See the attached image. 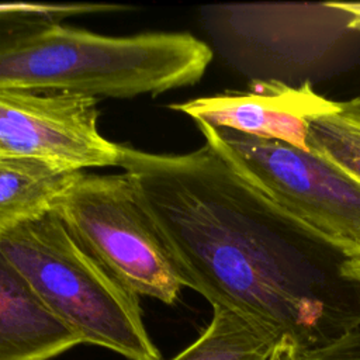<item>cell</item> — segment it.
<instances>
[{
    "label": "cell",
    "mask_w": 360,
    "mask_h": 360,
    "mask_svg": "<svg viewBox=\"0 0 360 360\" xmlns=\"http://www.w3.org/2000/svg\"><path fill=\"white\" fill-rule=\"evenodd\" d=\"M212 308L204 332L170 360H266L283 339L276 330L229 309Z\"/></svg>",
    "instance_id": "obj_10"
},
{
    "label": "cell",
    "mask_w": 360,
    "mask_h": 360,
    "mask_svg": "<svg viewBox=\"0 0 360 360\" xmlns=\"http://www.w3.org/2000/svg\"><path fill=\"white\" fill-rule=\"evenodd\" d=\"M72 233L136 295L174 304L181 280L125 173L77 179L52 208Z\"/></svg>",
    "instance_id": "obj_5"
},
{
    "label": "cell",
    "mask_w": 360,
    "mask_h": 360,
    "mask_svg": "<svg viewBox=\"0 0 360 360\" xmlns=\"http://www.w3.org/2000/svg\"><path fill=\"white\" fill-rule=\"evenodd\" d=\"M210 145L280 211L349 257L360 253V181L314 152L197 124Z\"/></svg>",
    "instance_id": "obj_4"
},
{
    "label": "cell",
    "mask_w": 360,
    "mask_h": 360,
    "mask_svg": "<svg viewBox=\"0 0 360 360\" xmlns=\"http://www.w3.org/2000/svg\"><path fill=\"white\" fill-rule=\"evenodd\" d=\"M80 173L0 155V233L52 210Z\"/></svg>",
    "instance_id": "obj_9"
},
{
    "label": "cell",
    "mask_w": 360,
    "mask_h": 360,
    "mask_svg": "<svg viewBox=\"0 0 360 360\" xmlns=\"http://www.w3.org/2000/svg\"><path fill=\"white\" fill-rule=\"evenodd\" d=\"M352 259H357V260H360V253L359 255H356L354 257H352Z\"/></svg>",
    "instance_id": "obj_16"
},
{
    "label": "cell",
    "mask_w": 360,
    "mask_h": 360,
    "mask_svg": "<svg viewBox=\"0 0 360 360\" xmlns=\"http://www.w3.org/2000/svg\"><path fill=\"white\" fill-rule=\"evenodd\" d=\"M0 155L83 172L120 166L121 145L98 131L96 97L0 90Z\"/></svg>",
    "instance_id": "obj_6"
},
{
    "label": "cell",
    "mask_w": 360,
    "mask_h": 360,
    "mask_svg": "<svg viewBox=\"0 0 360 360\" xmlns=\"http://www.w3.org/2000/svg\"><path fill=\"white\" fill-rule=\"evenodd\" d=\"M77 345L0 248V360H51Z\"/></svg>",
    "instance_id": "obj_8"
},
{
    "label": "cell",
    "mask_w": 360,
    "mask_h": 360,
    "mask_svg": "<svg viewBox=\"0 0 360 360\" xmlns=\"http://www.w3.org/2000/svg\"><path fill=\"white\" fill-rule=\"evenodd\" d=\"M125 8L128 7L105 3H0V48L38 28L62 22L69 17L120 11Z\"/></svg>",
    "instance_id": "obj_12"
},
{
    "label": "cell",
    "mask_w": 360,
    "mask_h": 360,
    "mask_svg": "<svg viewBox=\"0 0 360 360\" xmlns=\"http://www.w3.org/2000/svg\"><path fill=\"white\" fill-rule=\"evenodd\" d=\"M308 148L360 181V96L311 121Z\"/></svg>",
    "instance_id": "obj_11"
},
{
    "label": "cell",
    "mask_w": 360,
    "mask_h": 360,
    "mask_svg": "<svg viewBox=\"0 0 360 360\" xmlns=\"http://www.w3.org/2000/svg\"><path fill=\"white\" fill-rule=\"evenodd\" d=\"M291 360H360V326L343 338L311 350H295Z\"/></svg>",
    "instance_id": "obj_13"
},
{
    "label": "cell",
    "mask_w": 360,
    "mask_h": 360,
    "mask_svg": "<svg viewBox=\"0 0 360 360\" xmlns=\"http://www.w3.org/2000/svg\"><path fill=\"white\" fill-rule=\"evenodd\" d=\"M339 101L318 94L308 82L292 87L278 80H256L246 90L169 104L195 124L232 129L255 138L278 141L311 152V121L335 111Z\"/></svg>",
    "instance_id": "obj_7"
},
{
    "label": "cell",
    "mask_w": 360,
    "mask_h": 360,
    "mask_svg": "<svg viewBox=\"0 0 360 360\" xmlns=\"http://www.w3.org/2000/svg\"><path fill=\"white\" fill-rule=\"evenodd\" d=\"M294 349L295 347L292 346V343L287 338H283L274 346V349L271 350L270 356L266 360H291V354H292Z\"/></svg>",
    "instance_id": "obj_14"
},
{
    "label": "cell",
    "mask_w": 360,
    "mask_h": 360,
    "mask_svg": "<svg viewBox=\"0 0 360 360\" xmlns=\"http://www.w3.org/2000/svg\"><path fill=\"white\" fill-rule=\"evenodd\" d=\"M0 248L42 304L82 343L128 360H162L139 300L49 210L0 233Z\"/></svg>",
    "instance_id": "obj_3"
},
{
    "label": "cell",
    "mask_w": 360,
    "mask_h": 360,
    "mask_svg": "<svg viewBox=\"0 0 360 360\" xmlns=\"http://www.w3.org/2000/svg\"><path fill=\"white\" fill-rule=\"evenodd\" d=\"M343 273H345L346 276H349V277H352V278H354L356 281L360 283V260L349 257V259L345 262Z\"/></svg>",
    "instance_id": "obj_15"
},
{
    "label": "cell",
    "mask_w": 360,
    "mask_h": 360,
    "mask_svg": "<svg viewBox=\"0 0 360 360\" xmlns=\"http://www.w3.org/2000/svg\"><path fill=\"white\" fill-rule=\"evenodd\" d=\"M211 59L190 32L111 37L53 22L0 48V90L155 96L195 84Z\"/></svg>",
    "instance_id": "obj_2"
},
{
    "label": "cell",
    "mask_w": 360,
    "mask_h": 360,
    "mask_svg": "<svg viewBox=\"0 0 360 360\" xmlns=\"http://www.w3.org/2000/svg\"><path fill=\"white\" fill-rule=\"evenodd\" d=\"M120 167L183 287L212 307L276 330L295 350L360 326V283L343 273L349 256L280 211L210 145L176 155L121 145Z\"/></svg>",
    "instance_id": "obj_1"
}]
</instances>
